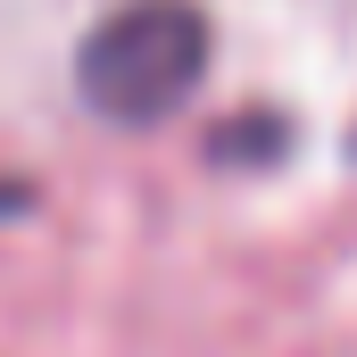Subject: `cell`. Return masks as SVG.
<instances>
[{
  "label": "cell",
  "mask_w": 357,
  "mask_h": 357,
  "mask_svg": "<svg viewBox=\"0 0 357 357\" xmlns=\"http://www.w3.org/2000/svg\"><path fill=\"white\" fill-rule=\"evenodd\" d=\"M216 25L199 0H116L75 42V91L108 125H158L208 75Z\"/></svg>",
  "instance_id": "cell-1"
}]
</instances>
